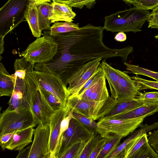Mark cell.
Here are the masks:
<instances>
[{
    "instance_id": "cell-1",
    "label": "cell",
    "mask_w": 158,
    "mask_h": 158,
    "mask_svg": "<svg viewBox=\"0 0 158 158\" xmlns=\"http://www.w3.org/2000/svg\"><path fill=\"white\" fill-rule=\"evenodd\" d=\"M103 30L102 26L89 23L73 31L52 36L57 44L56 53L51 60L35 64V69L56 75L67 86L74 73L90 61L118 56L126 62L133 47L113 49L106 46L102 41Z\"/></svg>"
},
{
    "instance_id": "cell-2",
    "label": "cell",
    "mask_w": 158,
    "mask_h": 158,
    "mask_svg": "<svg viewBox=\"0 0 158 158\" xmlns=\"http://www.w3.org/2000/svg\"><path fill=\"white\" fill-rule=\"evenodd\" d=\"M150 13L149 10L135 7L118 11L105 16L103 27L104 30L113 32L140 31Z\"/></svg>"
},
{
    "instance_id": "cell-3",
    "label": "cell",
    "mask_w": 158,
    "mask_h": 158,
    "mask_svg": "<svg viewBox=\"0 0 158 158\" xmlns=\"http://www.w3.org/2000/svg\"><path fill=\"white\" fill-rule=\"evenodd\" d=\"M38 125L32 112L24 108L18 110H5L0 114V136L15 132Z\"/></svg>"
},
{
    "instance_id": "cell-4",
    "label": "cell",
    "mask_w": 158,
    "mask_h": 158,
    "mask_svg": "<svg viewBox=\"0 0 158 158\" xmlns=\"http://www.w3.org/2000/svg\"><path fill=\"white\" fill-rule=\"evenodd\" d=\"M28 0H9L0 9V35L4 36L24 21Z\"/></svg>"
},
{
    "instance_id": "cell-5",
    "label": "cell",
    "mask_w": 158,
    "mask_h": 158,
    "mask_svg": "<svg viewBox=\"0 0 158 158\" xmlns=\"http://www.w3.org/2000/svg\"><path fill=\"white\" fill-rule=\"evenodd\" d=\"M58 46L52 37L46 34L30 44L21 55L34 64L43 63L52 60L57 51Z\"/></svg>"
},
{
    "instance_id": "cell-6",
    "label": "cell",
    "mask_w": 158,
    "mask_h": 158,
    "mask_svg": "<svg viewBox=\"0 0 158 158\" xmlns=\"http://www.w3.org/2000/svg\"><path fill=\"white\" fill-rule=\"evenodd\" d=\"M94 132L75 118L71 119L68 129L61 135L55 153L54 158H59L77 143L88 142Z\"/></svg>"
},
{
    "instance_id": "cell-7",
    "label": "cell",
    "mask_w": 158,
    "mask_h": 158,
    "mask_svg": "<svg viewBox=\"0 0 158 158\" xmlns=\"http://www.w3.org/2000/svg\"><path fill=\"white\" fill-rule=\"evenodd\" d=\"M146 118L123 119H99L97 131L102 138L105 139L114 135L123 138L132 133L137 127H141Z\"/></svg>"
},
{
    "instance_id": "cell-8",
    "label": "cell",
    "mask_w": 158,
    "mask_h": 158,
    "mask_svg": "<svg viewBox=\"0 0 158 158\" xmlns=\"http://www.w3.org/2000/svg\"><path fill=\"white\" fill-rule=\"evenodd\" d=\"M34 73L39 86L53 94L62 107H65L70 95L67 86L62 80L50 73L34 70Z\"/></svg>"
},
{
    "instance_id": "cell-9",
    "label": "cell",
    "mask_w": 158,
    "mask_h": 158,
    "mask_svg": "<svg viewBox=\"0 0 158 158\" xmlns=\"http://www.w3.org/2000/svg\"><path fill=\"white\" fill-rule=\"evenodd\" d=\"M110 100V97L107 101L95 102L81 99L77 95H70L68 99L67 106L70 110L84 115L95 121L101 118Z\"/></svg>"
},
{
    "instance_id": "cell-10",
    "label": "cell",
    "mask_w": 158,
    "mask_h": 158,
    "mask_svg": "<svg viewBox=\"0 0 158 158\" xmlns=\"http://www.w3.org/2000/svg\"><path fill=\"white\" fill-rule=\"evenodd\" d=\"M102 58L90 61L76 72L69 81L67 89L70 95H77L79 92L99 66Z\"/></svg>"
},
{
    "instance_id": "cell-11",
    "label": "cell",
    "mask_w": 158,
    "mask_h": 158,
    "mask_svg": "<svg viewBox=\"0 0 158 158\" xmlns=\"http://www.w3.org/2000/svg\"><path fill=\"white\" fill-rule=\"evenodd\" d=\"M34 135L28 158H43L49 154V124H38L34 129Z\"/></svg>"
},
{
    "instance_id": "cell-12",
    "label": "cell",
    "mask_w": 158,
    "mask_h": 158,
    "mask_svg": "<svg viewBox=\"0 0 158 158\" xmlns=\"http://www.w3.org/2000/svg\"><path fill=\"white\" fill-rule=\"evenodd\" d=\"M119 90L118 97L115 100L118 102L136 98L142 90V85L132 79L126 72L119 70Z\"/></svg>"
},
{
    "instance_id": "cell-13",
    "label": "cell",
    "mask_w": 158,
    "mask_h": 158,
    "mask_svg": "<svg viewBox=\"0 0 158 158\" xmlns=\"http://www.w3.org/2000/svg\"><path fill=\"white\" fill-rule=\"evenodd\" d=\"M70 111L67 105L56 111L52 117L49 123L50 136L49 141V158H54L55 153L60 139V125L62 121L68 115Z\"/></svg>"
},
{
    "instance_id": "cell-14",
    "label": "cell",
    "mask_w": 158,
    "mask_h": 158,
    "mask_svg": "<svg viewBox=\"0 0 158 158\" xmlns=\"http://www.w3.org/2000/svg\"><path fill=\"white\" fill-rule=\"evenodd\" d=\"M33 112L38 124H49L56 111L48 102L40 90H39L33 107Z\"/></svg>"
},
{
    "instance_id": "cell-15",
    "label": "cell",
    "mask_w": 158,
    "mask_h": 158,
    "mask_svg": "<svg viewBox=\"0 0 158 158\" xmlns=\"http://www.w3.org/2000/svg\"><path fill=\"white\" fill-rule=\"evenodd\" d=\"M104 74L89 87L79 98L81 99L95 102L107 101L110 96L107 88Z\"/></svg>"
},
{
    "instance_id": "cell-16",
    "label": "cell",
    "mask_w": 158,
    "mask_h": 158,
    "mask_svg": "<svg viewBox=\"0 0 158 158\" xmlns=\"http://www.w3.org/2000/svg\"><path fill=\"white\" fill-rule=\"evenodd\" d=\"M143 105L136 98L121 102H117L113 99L108 106L105 114L100 119L110 118L131 110Z\"/></svg>"
},
{
    "instance_id": "cell-17",
    "label": "cell",
    "mask_w": 158,
    "mask_h": 158,
    "mask_svg": "<svg viewBox=\"0 0 158 158\" xmlns=\"http://www.w3.org/2000/svg\"><path fill=\"white\" fill-rule=\"evenodd\" d=\"M51 3L52 8L49 19L51 23L64 21L72 22L76 16L71 7L63 3L56 2L53 0Z\"/></svg>"
},
{
    "instance_id": "cell-18",
    "label": "cell",
    "mask_w": 158,
    "mask_h": 158,
    "mask_svg": "<svg viewBox=\"0 0 158 158\" xmlns=\"http://www.w3.org/2000/svg\"><path fill=\"white\" fill-rule=\"evenodd\" d=\"M99 66L108 81L111 94V97L116 100L118 97L119 90V70L108 64L104 59Z\"/></svg>"
},
{
    "instance_id": "cell-19",
    "label": "cell",
    "mask_w": 158,
    "mask_h": 158,
    "mask_svg": "<svg viewBox=\"0 0 158 158\" xmlns=\"http://www.w3.org/2000/svg\"><path fill=\"white\" fill-rule=\"evenodd\" d=\"M33 127L28 128L15 132L6 149L14 151H20L32 142L34 135Z\"/></svg>"
},
{
    "instance_id": "cell-20",
    "label": "cell",
    "mask_w": 158,
    "mask_h": 158,
    "mask_svg": "<svg viewBox=\"0 0 158 158\" xmlns=\"http://www.w3.org/2000/svg\"><path fill=\"white\" fill-rule=\"evenodd\" d=\"M158 112V104L142 106L109 119H123L146 117Z\"/></svg>"
},
{
    "instance_id": "cell-21",
    "label": "cell",
    "mask_w": 158,
    "mask_h": 158,
    "mask_svg": "<svg viewBox=\"0 0 158 158\" xmlns=\"http://www.w3.org/2000/svg\"><path fill=\"white\" fill-rule=\"evenodd\" d=\"M25 16L33 35L37 38L40 37L42 31L40 27L37 6L29 3Z\"/></svg>"
},
{
    "instance_id": "cell-22",
    "label": "cell",
    "mask_w": 158,
    "mask_h": 158,
    "mask_svg": "<svg viewBox=\"0 0 158 158\" xmlns=\"http://www.w3.org/2000/svg\"><path fill=\"white\" fill-rule=\"evenodd\" d=\"M14 88V82L2 62L0 63V96L11 97Z\"/></svg>"
},
{
    "instance_id": "cell-23",
    "label": "cell",
    "mask_w": 158,
    "mask_h": 158,
    "mask_svg": "<svg viewBox=\"0 0 158 158\" xmlns=\"http://www.w3.org/2000/svg\"><path fill=\"white\" fill-rule=\"evenodd\" d=\"M37 7L40 27L41 31L50 29L51 21L49 19L52 8L51 3L45 2L36 6Z\"/></svg>"
},
{
    "instance_id": "cell-24",
    "label": "cell",
    "mask_w": 158,
    "mask_h": 158,
    "mask_svg": "<svg viewBox=\"0 0 158 158\" xmlns=\"http://www.w3.org/2000/svg\"><path fill=\"white\" fill-rule=\"evenodd\" d=\"M123 138L121 136L114 135L105 138L106 144L97 158H107L118 146Z\"/></svg>"
},
{
    "instance_id": "cell-25",
    "label": "cell",
    "mask_w": 158,
    "mask_h": 158,
    "mask_svg": "<svg viewBox=\"0 0 158 158\" xmlns=\"http://www.w3.org/2000/svg\"><path fill=\"white\" fill-rule=\"evenodd\" d=\"M34 64L23 57L15 60L14 64L15 73L12 75L20 79H23L28 72L34 68Z\"/></svg>"
},
{
    "instance_id": "cell-26",
    "label": "cell",
    "mask_w": 158,
    "mask_h": 158,
    "mask_svg": "<svg viewBox=\"0 0 158 158\" xmlns=\"http://www.w3.org/2000/svg\"><path fill=\"white\" fill-rule=\"evenodd\" d=\"M79 28L78 23L76 24L68 22H56L50 27L49 34L53 36L68 33Z\"/></svg>"
},
{
    "instance_id": "cell-27",
    "label": "cell",
    "mask_w": 158,
    "mask_h": 158,
    "mask_svg": "<svg viewBox=\"0 0 158 158\" xmlns=\"http://www.w3.org/2000/svg\"><path fill=\"white\" fill-rule=\"evenodd\" d=\"M127 158H158V155L147 142Z\"/></svg>"
},
{
    "instance_id": "cell-28",
    "label": "cell",
    "mask_w": 158,
    "mask_h": 158,
    "mask_svg": "<svg viewBox=\"0 0 158 158\" xmlns=\"http://www.w3.org/2000/svg\"><path fill=\"white\" fill-rule=\"evenodd\" d=\"M126 69L133 74L145 76L153 78L158 82V72L150 69L141 67L138 66L124 62Z\"/></svg>"
},
{
    "instance_id": "cell-29",
    "label": "cell",
    "mask_w": 158,
    "mask_h": 158,
    "mask_svg": "<svg viewBox=\"0 0 158 158\" xmlns=\"http://www.w3.org/2000/svg\"><path fill=\"white\" fill-rule=\"evenodd\" d=\"M126 4L132 5L138 8L149 10H153L158 6V0H124Z\"/></svg>"
},
{
    "instance_id": "cell-30",
    "label": "cell",
    "mask_w": 158,
    "mask_h": 158,
    "mask_svg": "<svg viewBox=\"0 0 158 158\" xmlns=\"http://www.w3.org/2000/svg\"><path fill=\"white\" fill-rule=\"evenodd\" d=\"M88 142L77 143L59 158H79Z\"/></svg>"
},
{
    "instance_id": "cell-31",
    "label": "cell",
    "mask_w": 158,
    "mask_h": 158,
    "mask_svg": "<svg viewBox=\"0 0 158 158\" xmlns=\"http://www.w3.org/2000/svg\"><path fill=\"white\" fill-rule=\"evenodd\" d=\"M56 2L65 4L71 7H74L81 9L85 6L86 7L91 9L94 7L96 3L94 0H54Z\"/></svg>"
},
{
    "instance_id": "cell-32",
    "label": "cell",
    "mask_w": 158,
    "mask_h": 158,
    "mask_svg": "<svg viewBox=\"0 0 158 158\" xmlns=\"http://www.w3.org/2000/svg\"><path fill=\"white\" fill-rule=\"evenodd\" d=\"M136 98L144 105L158 104V91L140 92Z\"/></svg>"
},
{
    "instance_id": "cell-33",
    "label": "cell",
    "mask_w": 158,
    "mask_h": 158,
    "mask_svg": "<svg viewBox=\"0 0 158 158\" xmlns=\"http://www.w3.org/2000/svg\"><path fill=\"white\" fill-rule=\"evenodd\" d=\"M102 138L98 133L97 131L95 132L87 143L79 158H89L93 149Z\"/></svg>"
},
{
    "instance_id": "cell-34",
    "label": "cell",
    "mask_w": 158,
    "mask_h": 158,
    "mask_svg": "<svg viewBox=\"0 0 158 158\" xmlns=\"http://www.w3.org/2000/svg\"><path fill=\"white\" fill-rule=\"evenodd\" d=\"M73 116L89 130L94 132L97 131L98 123L94 121L84 115L73 112Z\"/></svg>"
},
{
    "instance_id": "cell-35",
    "label": "cell",
    "mask_w": 158,
    "mask_h": 158,
    "mask_svg": "<svg viewBox=\"0 0 158 158\" xmlns=\"http://www.w3.org/2000/svg\"><path fill=\"white\" fill-rule=\"evenodd\" d=\"M39 89L48 102L56 111L62 108L60 102L53 94L40 86Z\"/></svg>"
},
{
    "instance_id": "cell-36",
    "label": "cell",
    "mask_w": 158,
    "mask_h": 158,
    "mask_svg": "<svg viewBox=\"0 0 158 158\" xmlns=\"http://www.w3.org/2000/svg\"><path fill=\"white\" fill-rule=\"evenodd\" d=\"M104 75V73L101 68L99 66L96 72L80 91L77 95V96L78 97L81 96L89 87L94 82L98 81Z\"/></svg>"
},
{
    "instance_id": "cell-37",
    "label": "cell",
    "mask_w": 158,
    "mask_h": 158,
    "mask_svg": "<svg viewBox=\"0 0 158 158\" xmlns=\"http://www.w3.org/2000/svg\"><path fill=\"white\" fill-rule=\"evenodd\" d=\"M131 78L138 81L142 85V90L145 89H155L158 90V82L151 81L143 79L138 74L131 77Z\"/></svg>"
},
{
    "instance_id": "cell-38",
    "label": "cell",
    "mask_w": 158,
    "mask_h": 158,
    "mask_svg": "<svg viewBox=\"0 0 158 158\" xmlns=\"http://www.w3.org/2000/svg\"><path fill=\"white\" fill-rule=\"evenodd\" d=\"M147 142H148V135L146 133H144L139 136L136 140L130 151L127 157L131 156L143 145Z\"/></svg>"
},
{
    "instance_id": "cell-39",
    "label": "cell",
    "mask_w": 158,
    "mask_h": 158,
    "mask_svg": "<svg viewBox=\"0 0 158 158\" xmlns=\"http://www.w3.org/2000/svg\"><path fill=\"white\" fill-rule=\"evenodd\" d=\"M148 21V28L158 29V6L152 10Z\"/></svg>"
},
{
    "instance_id": "cell-40",
    "label": "cell",
    "mask_w": 158,
    "mask_h": 158,
    "mask_svg": "<svg viewBox=\"0 0 158 158\" xmlns=\"http://www.w3.org/2000/svg\"><path fill=\"white\" fill-rule=\"evenodd\" d=\"M148 143L158 155V127L156 130L150 134Z\"/></svg>"
},
{
    "instance_id": "cell-41",
    "label": "cell",
    "mask_w": 158,
    "mask_h": 158,
    "mask_svg": "<svg viewBox=\"0 0 158 158\" xmlns=\"http://www.w3.org/2000/svg\"><path fill=\"white\" fill-rule=\"evenodd\" d=\"M106 142V139L102 138L93 149L89 158H97L105 144Z\"/></svg>"
},
{
    "instance_id": "cell-42",
    "label": "cell",
    "mask_w": 158,
    "mask_h": 158,
    "mask_svg": "<svg viewBox=\"0 0 158 158\" xmlns=\"http://www.w3.org/2000/svg\"><path fill=\"white\" fill-rule=\"evenodd\" d=\"M73 118V111L70 110L67 116L61 122L60 139L63 133L68 129L70 122Z\"/></svg>"
},
{
    "instance_id": "cell-43",
    "label": "cell",
    "mask_w": 158,
    "mask_h": 158,
    "mask_svg": "<svg viewBox=\"0 0 158 158\" xmlns=\"http://www.w3.org/2000/svg\"><path fill=\"white\" fill-rule=\"evenodd\" d=\"M15 133L6 134L0 136V145L2 150L6 149L10 142Z\"/></svg>"
},
{
    "instance_id": "cell-44",
    "label": "cell",
    "mask_w": 158,
    "mask_h": 158,
    "mask_svg": "<svg viewBox=\"0 0 158 158\" xmlns=\"http://www.w3.org/2000/svg\"><path fill=\"white\" fill-rule=\"evenodd\" d=\"M31 145L19 151L16 158H28L30 152Z\"/></svg>"
},
{
    "instance_id": "cell-45",
    "label": "cell",
    "mask_w": 158,
    "mask_h": 158,
    "mask_svg": "<svg viewBox=\"0 0 158 158\" xmlns=\"http://www.w3.org/2000/svg\"><path fill=\"white\" fill-rule=\"evenodd\" d=\"M114 39L117 41L123 42L126 40L127 36L124 32H120L116 34Z\"/></svg>"
},
{
    "instance_id": "cell-46",
    "label": "cell",
    "mask_w": 158,
    "mask_h": 158,
    "mask_svg": "<svg viewBox=\"0 0 158 158\" xmlns=\"http://www.w3.org/2000/svg\"><path fill=\"white\" fill-rule=\"evenodd\" d=\"M4 36L0 35V61L2 58L1 56V55L3 53L4 51Z\"/></svg>"
},
{
    "instance_id": "cell-47",
    "label": "cell",
    "mask_w": 158,
    "mask_h": 158,
    "mask_svg": "<svg viewBox=\"0 0 158 158\" xmlns=\"http://www.w3.org/2000/svg\"><path fill=\"white\" fill-rule=\"evenodd\" d=\"M129 153V151L123 150L118 156L111 158H127Z\"/></svg>"
},
{
    "instance_id": "cell-48",
    "label": "cell",
    "mask_w": 158,
    "mask_h": 158,
    "mask_svg": "<svg viewBox=\"0 0 158 158\" xmlns=\"http://www.w3.org/2000/svg\"><path fill=\"white\" fill-rule=\"evenodd\" d=\"M43 158H49V154L44 156Z\"/></svg>"
},
{
    "instance_id": "cell-49",
    "label": "cell",
    "mask_w": 158,
    "mask_h": 158,
    "mask_svg": "<svg viewBox=\"0 0 158 158\" xmlns=\"http://www.w3.org/2000/svg\"><path fill=\"white\" fill-rule=\"evenodd\" d=\"M156 39H158V35H157L154 37Z\"/></svg>"
},
{
    "instance_id": "cell-50",
    "label": "cell",
    "mask_w": 158,
    "mask_h": 158,
    "mask_svg": "<svg viewBox=\"0 0 158 158\" xmlns=\"http://www.w3.org/2000/svg\"><path fill=\"white\" fill-rule=\"evenodd\" d=\"M112 98L111 100H112ZM105 110L104 112H105ZM103 113H104V112H103Z\"/></svg>"
}]
</instances>
